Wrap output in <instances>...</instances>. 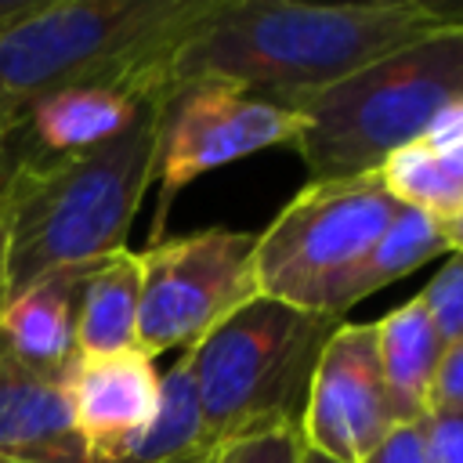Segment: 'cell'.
<instances>
[{
    "mask_svg": "<svg viewBox=\"0 0 463 463\" xmlns=\"http://www.w3.org/2000/svg\"><path fill=\"white\" fill-rule=\"evenodd\" d=\"M441 29H463V4L217 0L213 14L174 58L170 87L221 80L282 105L326 90Z\"/></svg>",
    "mask_w": 463,
    "mask_h": 463,
    "instance_id": "1",
    "label": "cell"
},
{
    "mask_svg": "<svg viewBox=\"0 0 463 463\" xmlns=\"http://www.w3.org/2000/svg\"><path fill=\"white\" fill-rule=\"evenodd\" d=\"M213 7L217 0H18L0 22V116L25 130V112L69 87L166 94L174 58Z\"/></svg>",
    "mask_w": 463,
    "mask_h": 463,
    "instance_id": "2",
    "label": "cell"
},
{
    "mask_svg": "<svg viewBox=\"0 0 463 463\" xmlns=\"http://www.w3.org/2000/svg\"><path fill=\"white\" fill-rule=\"evenodd\" d=\"M166 94L152 98L112 141L43 156L25 152L0 195L7 221V300L43 275L98 264L127 250L130 221L156 181L159 119Z\"/></svg>",
    "mask_w": 463,
    "mask_h": 463,
    "instance_id": "3",
    "label": "cell"
},
{
    "mask_svg": "<svg viewBox=\"0 0 463 463\" xmlns=\"http://www.w3.org/2000/svg\"><path fill=\"white\" fill-rule=\"evenodd\" d=\"M304 119L293 145L311 181L380 174V166L427 141L452 112L463 109V29L430 33L362 72L282 101Z\"/></svg>",
    "mask_w": 463,
    "mask_h": 463,
    "instance_id": "4",
    "label": "cell"
},
{
    "mask_svg": "<svg viewBox=\"0 0 463 463\" xmlns=\"http://www.w3.org/2000/svg\"><path fill=\"white\" fill-rule=\"evenodd\" d=\"M340 322L322 311L253 297L184 347L203 449L221 452L250 434L300 427L318 354Z\"/></svg>",
    "mask_w": 463,
    "mask_h": 463,
    "instance_id": "5",
    "label": "cell"
},
{
    "mask_svg": "<svg viewBox=\"0 0 463 463\" xmlns=\"http://www.w3.org/2000/svg\"><path fill=\"white\" fill-rule=\"evenodd\" d=\"M398 210L402 203L380 174L311 181L257 235L253 271L260 297L333 315L340 286L354 275Z\"/></svg>",
    "mask_w": 463,
    "mask_h": 463,
    "instance_id": "6",
    "label": "cell"
},
{
    "mask_svg": "<svg viewBox=\"0 0 463 463\" xmlns=\"http://www.w3.org/2000/svg\"><path fill=\"white\" fill-rule=\"evenodd\" d=\"M253 253L257 235L228 228L166 239L137 253V351L148 358L174 347L184 351L246 300L260 297Z\"/></svg>",
    "mask_w": 463,
    "mask_h": 463,
    "instance_id": "7",
    "label": "cell"
},
{
    "mask_svg": "<svg viewBox=\"0 0 463 463\" xmlns=\"http://www.w3.org/2000/svg\"><path fill=\"white\" fill-rule=\"evenodd\" d=\"M304 119L282 105L260 101L246 90H235L221 80H188L174 83L163 101L159 119V217H166L170 199L192 184L199 174H210L232 159L253 156L275 145H297Z\"/></svg>",
    "mask_w": 463,
    "mask_h": 463,
    "instance_id": "8",
    "label": "cell"
},
{
    "mask_svg": "<svg viewBox=\"0 0 463 463\" xmlns=\"http://www.w3.org/2000/svg\"><path fill=\"white\" fill-rule=\"evenodd\" d=\"M394 427L398 416L380 369L376 322H340L307 387L300 416L304 445L336 463H362Z\"/></svg>",
    "mask_w": 463,
    "mask_h": 463,
    "instance_id": "9",
    "label": "cell"
},
{
    "mask_svg": "<svg viewBox=\"0 0 463 463\" xmlns=\"http://www.w3.org/2000/svg\"><path fill=\"white\" fill-rule=\"evenodd\" d=\"M159 376L141 351L72 358L61 387L90 463H112L141 438L159 405Z\"/></svg>",
    "mask_w": 463,
    "mask_h": 463,
    "instance_id": "10",
    "label": "cell"
},
{
    "mask_svg": "<svg viewBox=\"0 0 463 463\" xmlns=\"http://www.w3.org/2000/svg\"><path fill=\"white\" fill-rule=\"evenodd\" d=\"M0 463H90L61 380L22 365L0 344Z\"/></svg>",
    "mask_w": 463,
    "mask_h": 463,
    "instance_id": "11",
    "label": "cell"
},
{
    "mask_svg": "<svg viewBox=\"0 0 463 463\" xmlns=\"http://www.w3.org/2000/svg\"><path fill=\"white\" fill-rule=\"evenodd\" d=\"M87 268L43 275L0 311V344L47 380H61L76 358V300Z\"/></svg>",
    "mask_w": 463,
    "mask_h": 463,
    "instance_id": "12",
    "label": "cell"
},
{
    "mask_svg": "<svg viewBox=\"0 0 463 463\" xmlns=\"http://www.w3.org/2000/svg\"><path fill=\"white\" fill-rule=\"evenodd\" d=\"M152 98L119 87H69L47 94L25 112V141L43 156H72L98 148L123 134Z\"/></svg>",
    "mask_w": 463,
    "mask_h": 463,
    "instance_id": "13",
    "label": "cell"
},
{
    "mask_svg": "<svg viewBox=\"0 0 463 463\" xmlns=\"http://www.w3.org/2000/svg\"><path fill=\"white\" fill-rule=\"evenodd\" d=\"M445 347L449 344L441 340L420 293L376 322L380 369L398 423H412L430 412V391Z\"/></svg>",
    "mask_w": 463,
    "mask_h": 463,
    "instance_id": "14",
    "label": "cell"
},
{
    "mask_svg": "<svg viewBox=\"0 0 463 463\" xmlns=\"http://www.w3.org/2000/svg\"><path fill=\"white\" fill-rule=\"evenodd\" d=\"M141 260L119 250L87 268L76 300V358L137 351Z\"/></svg>",
    "mask_w": 463,
    "mask_h": 463,
    "instance_id": "15",
    "label": "cell"
},
{
    "mask_svg": "<svg viewBox=\"0 0 463 463\" xmlns=\"http://www.w3.org/2000/svg\"><path fill=\"white\" fill-rule=\"evenodd\" d=\"M449 242L441 235V224L438 217L416 210V206H405L394 213V221L383 228V235L376 239V246L365 253V260L354 268V275L340 286L336 300H333V315L344 318L347 307H354L358 300H365L369 293L383 289L387 282L416 271L420 264L434 260L438 253H445Z\"/></svg>",
    "mask_w": 463,
    "mask_h": 463,
    "instance_id": "16",
    "label": "cell"
},
{
    "mask_svg": "<svg viewBox=\"0 0 463 463\" xmlns=\"http://www.w3.org/2000/svg\"><path fill=\"white\" fill-rule=\"evenodd\" d=\"M383 184L405 206H416L430 217H449L463 210V141L438 148L430 141H416L394 152L380 166Z\"/></svg>",
    "mask_w": 463,
    "mask_h": 463,
    "instance_id": "17",
    "label": "cell"
},
{
    "mask_svg": "<svg viewBox=\"0 0 463 463\" xmlns=\"http://www.w3.org/2000/svg\"><path fill=\"white\" fill-rule=\"evenodd\" d=\"M441 340L456 344L463 336V253H452V260L441 264V271L427 282V289L420 293Z\"/></svg>",
    "mask_w": 463,
    "mask_h": 463,
    "instance_id": "18",
    "label": "cell"
},
{
    "mask_svg": "<svg viewBox=\"0 0 463 463\" xmlns=\"http://www.w3.org/2000/svg\"><path fill=\"white\" fill-rule=\"evenodd\" d=\"M304 438L300 427H275L264 434H250L217 452V463H300Z\"/></svg>",
    "mask_w": 463,
    "mask_h": 463,
    "instance_id": "19",
    "label": "cell"
},
{
    "mask_svg": "<svg viewBox=\"0 0 463 463\" xmlns=\"http://www.w3.org/2000/svg\"><path fill=\"white\" fill-rule=\"evenodd\" d=\"M427 463H463V412L430 409L420 420Z\"/></svg>",
    "mask_w": 463,
    "mask_h": 463,
    "instance_id": "20",
    "label": "cell"
},
{
    "mask_svg": "<svg viewBox=\"0 0 463 463\" xmlns=\"http://www.w3.org/2000/svg\"><path fill=\"white\" fill-rule=\"evenodd\" d=\"M362 463H427V449H423V430L420 420L412 423H398Z\"/></svg>",
    "mask_w": 463,
    "mask_h": 463,
    "instance_id": "21",
    "label": "cell"
},
{
    "mask_svg": "<svg viewBox=\"0 0 463 463\" xmlns=\"http://www.w3.org/2000/svg\"><path fill=\"white\" fill-rule=\"evenodd\" d=\"M430 409H456L463 412V336L445 347V358L434 376L430 391Z\"/></svg>",
    "mask_w": 463,
    "mask_h": 463,
    "instance_id": "22",
    "label": "cell"
},
{
    "mask_svg": "<svg viewBox=\"0 0 463 463\" xmlns=\"http://www.w3.org/2000/svg\"><path fill=\"white\" fill-rule=\"evenodd\" d=\"M22 152H25V130L0 116V195H4V188L18 166Z\"/></svg>",
    "mask_w": 463,
    "mask_h": 463,
    "instance_id": "23",
    "label": "cell"
},
{
    "mask_svg": "<svg viewBox=\"0 0 463 463\" xmlns=\"http://www.w3.org/2000/svg\"><path fill=\"white\" fill-rule=\"evenodd\" d=\"M438 224H441V235H445L449 250H452V253H463V210H459V213L441 217Z\"/></svg>",
    "mask_w": 463,
    "mask_h": 463,
    "instance_id": "24",
    "label": "cell"
},
{
    "mask_svg": "<svg viewBox=\"0 0 463 463\" xmlns=\"http://www.w3.org/2000/svg\"><path fill=\"white\" fill-rule=\"evenodd\" d=\"M7 304V221H4V206H0V311Z\"/></svg>",
    "mask_w": 463,
    "mask_h": 463,
    "instance_id": "25",
    "label": "cell"
},
{
    "mask_svg": "<svg viewBox=\"0 0 463 463\" xmlns=\"http://www.w3.org/2000/svg\"><path fill=\"white\" fill-rule=\"evenodd\" d=\"M300 463H336V459H329V456H322V452H315V449H307V445H304Z\"/></svg>",
    "mask_w": 463,
    "mask_h": 463,
    "instance_id": "26",
    "label": "cell"
},
{
    "mask_svg": "<svg viewBox=\"0 0 463 463\" xmlns=\"http://www.w3.org/2000/svg\"><path fill=\"white\" fill-rule=\"evenodd\" d=\"M181 463H217V452H199V456H188Z\"/></svg>",
    "mask_w": 463,
    "mask_h": 463,
    "instance_id": "27",
    "label": "cell"
}]
</instances>
